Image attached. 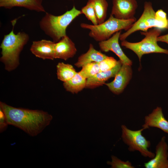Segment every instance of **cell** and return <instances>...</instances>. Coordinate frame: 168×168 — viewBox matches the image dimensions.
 <instances>
[{
    "mask_svg": "<svg viewBox=\"0 0 168 168\" xmlns=\"http://www.w3.org/2000/svg\"><path fill=\"white\" fill-rule=\"evenodd\" d=\"M9 125L23 130L32 137L39 134L50 124L53 118L48 112L42 110L16 108L0 101Z\"/></svg>",
    "mask_w": 168,
    "mask_h": 168,
    "instance_id": "obj_1",
    "label": "cell"
},
{
    "mask_svg": "<svg viewBox=\"0 0 168 168\" xmlns=\"http://www.w3.org/2000/svg\"><path fill=\"white\" fill-rule=\"evenodd\" d=\"M16 22V19L12 21V29L8 34L4 36L0 46V60L4 64L5 69L8 72L14 70L19 65L20 54L29 40L28 35L24 32H19L16 34L14 33Z\"/></svg>",
    "mask_w": 168,
    "mask_h": 168,
    "instance_id": "obj_2",
    "label": "cell"
},
{
    "mask_svg": "<svg viewBox=\"0 0 168 168\" xmlns=\"http://www.w3.org/2000/svg\"><path fill=\"white\" fill-rule=\"evenodd\" d=\"M82 14L81 11L73 6L71 9L63 14L55 16L45 12L39 22L41 29L56 43L66 35L67 27L77 17Z\"/></svg>",
    "mask_w": 168,
    "mask_h": 168,
    "instance_id": "obj_3",
    "label": "cell"
},
{
    "mask_svg": "<svg viewBox=\"0 0 168 168\" xmlns=\"http://www.w3.org/2000/svg\"><path fill=\"white\" fill-rule=\"evenodd\" d=\"M153 27L168 29V19L166 13L163 10L160 9L155 12L152 3L150 2H145L143 11L140 17L130 28L120 34L119 39L121 41L125 40L135 31L141 30L147 32L149 29Z\"/></svg>",
    "mask_w": 168,
    "mask_h": 168,
    "instance_id": "obj_4",
    "label": "cell"
},
{
    "mask_svg": "<svg viewBox=\"0 0 168 168\" xmlns=\"http://www.w3.org/2000/svg\"><path fill=\"white\" fill-rule=\"evenodd\" d=\"M136 21L135 18L127 20L119 19L110 14L108 20L101 24L94 25L82 23L80 27L89 30V36L100 42L107 40L122 30H127Z\"/></svg>",
    "mask_w": 168,
    "mask_h": 168,
    "instance_id": "obj_5",
    "label": "cell"
},
{
    "mask_svg": "<svg viewBox=\"0 0 168 168\" xmlns=\"http://www.w3.org/2000/svg\"><path fill=\"white\" fill-rule=\"evenodd\" d=\"M161 29L154 28L147 32H141L145 37L141 41L132 43L124 40L121 41V45L130 49L137 55L140 62L142 56L152 53H164L168 54V50L161 48L157 44V38L161 33Z\"/></svg>",
    "mask_w": 168,
    "mask_h": 168,
    "instance_id": "obj_6",
    "label": "cell"
},
{
    "mask_svg": "<svg viewBox=\"0 0 168 168\" xmlns=\"http://www.w3.org/2000/svg\"><path fill=\"white\" fill-rule=\"evenodd\" d=\"M121 128V138L124 143L128 146L129 151H138L145 157L152 159L154 157L155 153L148 149L151 146L150 141L142 134V132L144 130L142 128L133 130L129 129L125 125H122Z\"/></svg>",
    "mask_w": 168,
    "mask_h": 168,
    "instance_id": "obj_7",
    "label": "cell"
},
{
    "mask_svg": "<svg viewBox=\"0 0 168 168\" xmlns=\"http://www.w3.org/2000/svg\"><path fill=\"white\" fill-rule=\"evenodd\" d=\"M111 14L117 19L127 20L134 17L138 5L136 0H113Z\"/></svg>",
    "mask_w": 168,
    "mask_h": 168,
    "instance_id": "obj_8",
    "label": "cell"
},
{
    "mask_svg": "<svg viewBox=\"0 0 168 168\" xmlns=\"http://www.w3.org/2000/svg\"><path fill=\"white\" fill-rule=\"evenodd\" d=\"M131 66L122 64L114 80L105 84L109 89L114 94L119 95L122 93L129 83L132 75Z\"/></svg>",
    "mask_w": 168,
    "mask_h": 168,
    "instance_id": "obj_9",
    "label": "cell"
},
{
    "mask_svg": "<svg viewBox=\"0 0 168 168\" xmlns=\"http://www.w3.org/2000/svg\"><path fill=\"white\" fill-rule=\"evenodd\" d=\"M146 168H168V145L163 136L156 147L154 157L144 163Z\"/></svg>",
    "mask_w": 168,
    "mask_h": 168,
    "instance_id": "obj_10",
    "label": "cell"
},
{
    "mask_svg": "<svg viewBox=\"0 0 168 168\" xmlns=\"http://www.w3.org/2000/svg\"><path fill=\"white\" fill-rule=\"evenodd\" d=\"M121 31L114 34L107 40L99 42V48L102 51L107 52L111 51L119 58L122 64L132 65V61L125 54L119 44V40Z\"/></svg>",
    "mask_w": 168,
    "mask_h": 168,
    "instance_id": "obj_11",
    "label": "cell"
},
{
    "mask_svg": "<svg viewBox=\"0 0 168 168\" xmlns=\"http://www.w3.org/2000/svg\"><path fill=\"white\" fill-rule=\"evenodd\" d=\"M53 41L46 40L34 41L30 48L31 53L37 57L43 60L55 59L54 45Z\"/></svg>",
    "mask_w": 168,
    "mask_h": 168,
    "instance_id": "obj_12",
    "label": "cell"
},
{
    "mask_svg": "<svg viewBox=\"0 0 168 168\" xmlns=\"http://www.w3.org/2000/svg\"><path fill=\"white\" fill-rule=\"evenodd\" d=\"M150 127L157 128L168 134V121L164 117L161 107H156L145 117L142 128L145 130Z\"/></svg>",
    "mask_w": 168,
    "mask_h": 168,
    "instance_id": "obj_13",
    "label": "cell"
},
{
    "mask_svg": "<svg viewBox=\"0 0 168 168\" xmlns=\"http://www.w3.org/2000/svg\"><path fill=\"white\" fill-rule=\"evenodd\" d=\"M54 51L55 59L66 60L75 56L77 49L74 43L66 35L55 43Z\"/></svg>",
    "mask_w": 168,
    "mask_h": 168,
    "instance_id": "obj_14",
    "label": "cell"
},
{
    "mask_svg": "<svg viewBox=\"0 0 168 168\" xmlns=\"http://www.w3.org/2000/svg\"><path fill=\"white\" fill-rule=\"evenodd\" d=\"M43 0H0V7L11 9L15 7H24L31 11L46 12Z\"/></svg>",
    "mask_w": 168,
    "mask_h": 168,
    "instance_id": "obj_15",
    "label": "cell"
},
{
    "mask_svg": "<svg viewBox=\"0 0 168 168\" xmlns=\"http://www.w3.org/2000/svg\"><path fill=\"white\" fill-rule=\"evenodd\" d=\"M122 63L119 60L116 65L107 71L100 72L94 76L86 79V87L93 89L102 85L109 79L115 77L120 68Z\"/></svg>",
    "mask_w": 168,
    "mask_h": 168,
    "instance_id": "obj_16",
    "label": "cell"
},
{
    "mask_svg": "<svg viewBox=\"0 0 168 168\" xmlns=\"http://www.w3.org/2000/svg\"><path fill=\"white\" fill-rule=\"evenodd\" d=\"M107 56L96 49L93 44H90L87 52L79 56L77 62L74 64L77 68H81L85 65L89 63L100 62Z\"/></svg>",
    "mask_w": 168,
    "mask_h": 168,
    "instance_id": "obj_17",
    "label": "cell"
},
{
    "mask_svg": "<svg viewBox=\"0 0 168 168\" xmlns=\"http://www.w3.org/2000/svg\"><path fill=\"white\" fill-rule=\"evenodd\" d=\"M86 79L82 77L78 72L69 80L63 82L64 88L72 94L77 93L86 87Z\"/></svg>",
    "mask_w": 168,
    "mask_h": 168,
    "instance_id": "obj_18",
    "label": "cell"
},
{
    "mask_svg": "<svg viewBox=\"0 0 168 168\" xmlns=\"http://www.w3.org/2000/svg\"><path fill=\"white\" fill-rule=\"evenodd\" d=\"M56 69L58 79L63 82L69 80L77 73L72 65L63 62L58 63Z\"/></svg>",
    "mask_w": 168,
    "mask_h": 168,
    "instance_id": "obj_19",
    "label": "cell"
},
{
    "mask_svg": "<svg viewBox=\"0 0 168 168\" xmlns=\"http://www.w3.org/2000/svg\"><path fill=\"white\" fill-rule=\"evenodd\" d=\"M93 4L95 10L98 24L105 21L108 6L106 0H88Z\"/></svg>",
    "mask_w": 168,
    "mask_h": 168,
    "instance_id": "obj_20",
    "label": "cell"
},
{
    "mask_svg": "<svg viewBox=\"0 0 168 168\" xmlns=\"http://www.w3.org/2000/svg\"><path fill=\"white\" fill-rule=\"evenodd\" d=\"M79 74L84 78L87 79L100 72L98 62H92L87 64L83 66Z\"/></svg>",
    "mask_w": 168,
    "mask_h": 168,
    "instance_id": "obj_21",
    "label": "cell"
},
{
    "mask_svg": "<svg viewBox=\"0 0 168 168\" xmlns=\"http://www.w3.org/2000/svg\"><path fill=\"white\" fill-rule=\"evenodd\" d=\"M81 11L82 14H84L93 25L98 24L94 7L91 1H88L86 5L82 8Z\"/></svg>",
    "mask_w": 168,
    "mask_h": 168,
    "instance_id": "obj_22",
    "label": "cell"
},
{
    "mask_svg": "<svg viewBox=\"0 0 168 168\" xmlns=\"http://www.w3.org/2000/svg\"><path fill=\"white\" fill-rule=\"evenodd\" d=\"M111 161H108L106 163L111 166V168H134L132 163L129 161H124L114 156H111Z\"/></svg>",
    "mask_w": 168,
    "mask_h": 168,
    "instance_id": "obj_23",
    "label": "cell"
},
{
    "mask_svg": "<svg viewBox=\"0 0 168 168\" xmlns=\"http://www.w3.org/2000/svg\"><path fill=\"white\" fill-rule=\"evenodd\" d=\"M118 61L113 57L107 56L102 61L98 63L100 72L107 71L112 69L116 65Z\"/></svg>",
    "mask_w": 168,
    "mask_h": 168,
    "instance_id": "obj_24",
    "label": "cell"
},
{
    "mask_svg": "<svg viewBox=\"0 0 168 168\" xmlns=\"http://www.w3.org/2000/svg\"><path fill=\"white\" fill-rule=\"evenodd\" d=\"M9 125L6 116L2 109L0 108V132L5 131Z\"/></svg>",
    "mask_w": 168,
    "mask_h": 168,
    "instance_id": "obj_25",
    "label": "cell"
},
{
    "mask_svg": "<svg viewBox=\"0 0 168 168\" xmlns=\"http://www.w3.org/2000/svg\"><path fill=\"white\" fill-rule=\"evenodd\" d=\"M157 41L164 42L168 44V34L159 36L157 38Z\"/></svg>",
    "mask_w": 168,
    "mask_h": 168,
    "instance_id": "obj_26",
    "label": "cell"
},
{
    "mask_svg": "<svg viewBox=\"0 0 168 168\" xmlns=\"http://www.w3.org/2000/svg\"></svg>",
    "mask_w": 168,
    "mask_h": 168,
    "instance_id": "obj_27",
    "label": "cell"
}]
</instances>
